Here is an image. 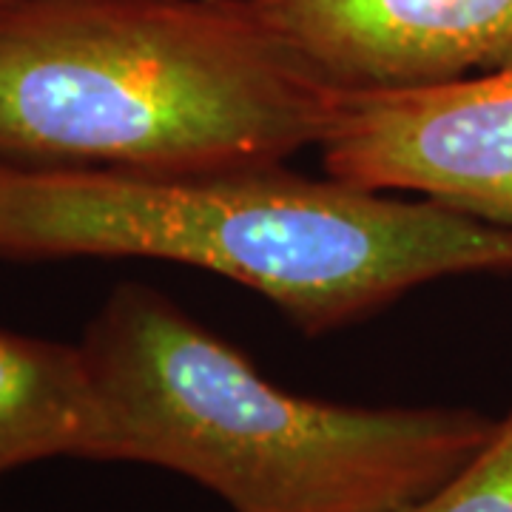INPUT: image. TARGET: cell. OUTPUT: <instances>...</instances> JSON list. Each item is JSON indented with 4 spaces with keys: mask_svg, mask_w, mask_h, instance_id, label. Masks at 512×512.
Returning a JSON list of instances; mask_svg holds the SVG:
<instances>
[{
    "mask_svg": "<svg viewBox=\"0 0 512 512\" xmlns=\"http://www.w3.org/2000/svg\"><path fill=\"white\" fill-rule=\"evenodd\" d=\"M339 89H396L512 63V0H251Z\"/></svg>",
    "mask_w": 512,
    "mask_h": 512,
    "instance_id": "5b68a950",
    "label": "cell"
},
{
    "mask_svg": "<svg viewBox=\"0 0 512 512\" xmlns=\"http://www.w3.org/2000/svg\"><path fill=\"white\" fill-rule=\"evenodd\" d=\"M330 180L410 191L512 225V63L342 97L319 143Z\"/></svg>",
    "mask_w": 512,
    "mask_h": 512,
    "instance_id": "277c9868",
    "label": "cell"
},
{
    "mask_svg": "<svg viewBox=\"0 0 512 512\" xmlns=\"http://www.w3.org/2000/svg\"><path fill=\"white\" fill-rule=\"evenodd\" d=\"M342 97L251 0L0 3V163L274 168Z\"/></svg>",
    "mask_w": 512,
    "mask_h": 512,
    "instance_id": "6da1fadb",
    "label": "cell"
},
{
    "mask_svg": "<svg viewBox=\"0 0 512 512\" xmlns=\"http://www.w3.org/2000/svg\"><path fill=\"white\" fill-rule=\"evenodd\" d=\"M402 512H512V410L456 476Z\"/></svg>",
    "mask_w": 512,
    "mask_h": 512,
    "instance_id": "52a82bcc",
    "label": "cell"
},
{
    "mask_svg": "<svg viewBox=\"0 0 512 512\" xmlns=\"http://www.w3.org/2000/svg\"><path fill=\"white\" fill-rule=\"evenodd\" d=\"M0 3H3V0H0Z\"/></svg>",
    "mask_w": 512,
    "mask_h": 512,
    "instance_id": "ba28073f",
    "label": "cell"
},
{
    "mask_svg": "<svg viewBox=\"0 0 512 512\" xmlns=\"http://www.w3.org/2000/svg\"><path fill=\"white\" fill-rule=\"evenodd\" d=\"M111 461V430L80 345L0 330V476L43 458Z\"/></svg>",
    "mask_w": 512,
    "mask_h": 512,
    "instance_id": "8992f818",
    "label": "cell"
},
{
    "mask_svg": "<svg viewBox=\"0 0 512 512\" xmlns=\"http://www.w3.org/2000/svg\"><path fill=\"white\" fill-rule=\"evenodd\" d=\"M0 256L163 259L225 276L305 333L444 276L512 274V225L285 165L151 174L0 163Z\"/></svg>",
    "mask_w": 512,
    "mask_h": 512,
    "instance_id": "7a4b0ae2",
    "label": "cell"
},
{
    "mask_svg": "<svg viewBox=\"0 0 512 512\" xmlns=\"http://www.w3.org/2000/svg\"><path fill=\"white\" fill-rule=\"evenodd\" d=\"M80 350L111 461L180 473L234 512H402L495 427L473 407H359L282 390L137 282L111 291Z\"/></svg>",
    "mask_w": 512,
    "mask_h": 512,
    "instance_id": "3957f363",
    "label": "cell"
}]
</instances>
